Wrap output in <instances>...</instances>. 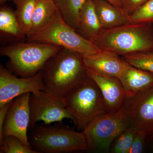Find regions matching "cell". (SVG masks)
I'll use <instances>...</instances> for the list:
<instances>
[{
	"instance_id": "6da1fadb",
	"label": "cell",
	"mask_w": 153,
	"mask_h": 153,
	"mask_svg": "<svg viewBox=\"0 0 153 153\" xmlns=\"http://www.w3.org/2000/svg\"><path fill=\"white\" fill-rule=\"evenodd\" d=\"M41 71L46 91L63 99L87 75L83 55L63 48L47 60Z\"/></svg>"
},
{
	"instance_id": "7a4b0ae2",
	"label": "cell",
	"mask_w": 153,
	"mask_h": 153,
	"mask_svg": "<svg viewBox=\"0 0 153 153\" xmlns=\"http://www.w3.org/2000/svg\"><path fill=\"white\" fill-rule=\"evenodd\" d=\"M94 43L122 56L153 49V23H127L103 30Z\"/></svg>"
},
{
	"instance_id": "3957f363",
	"label": "cell",
	"mask_w": 153,
	"mask_h": 153,
	"mask_svg": "<svg viewBox=\"0 0 153 153\" xmlns=\"http://www.w3.org/2000/svg\"><path fill=\"white\" fill-rule=\"evenodd\" d=\"M61 48L52 44L27 41L2 47L0 54L9 58V70L21 77H28L41 71L47 60Z\"/></svg>"
},
{
	"instance_id": "277c9868",
	"label": "cell",
	"mask_w": 153,
	"mask_h": 153,
	"mask_svg": "<svg viewBox=\"0 0 153 153\" xmlns=\"http://www.w3.org/2000/svg\"><path fill=\"white\" fill-rule=\"evenodd\" d=\"M64 100L78 130H83L96 117L107 112L99 88L87 75L69 92Z\"/></svg>"
},
{
	"instance_id": "5b68a950",
	"label": "cell",
	"mask_w": 153,
	"mask_h": 153,
	"mask_svg": "<svg viewBox=\"0 0 153 153\" xmlns=\"http://www.w3.org/2000/svg\"><path fill=\"white\" fill-rule=\"evenodd\" d=\"M27 37V41L52 44L78 52L83 56L94 55L102 50L66 24L58 11L48 25Z\"/></svg>"
},
{
	"instance_id": "8992f818",
	"label": "cell",
	"mask_w": 153,
	"mask_h": 153,
	"mask_svg": "<svg viewBox=\"0 0 153 153\" xmlns=\"http://www.w3.org/2000/svg\"><path fill=\"white\" fill-rule=\"evenodd\" d=\"M30 134L29 142L38 153H69L88 151L83 131L55 126H36Z\"/></svg>"
},
{
	"instance_id": "52a82bcc",
	"label": "cell",
	"mask_w": 153,
	"mask_h": 153,
	"mask_svg": "<svg viewBox=\"0 0 153 153\" xmlns=\"http://www.w3.org/2000/svg\"><path fill=\"white\" fill-rule=\"evenodd\" d=\"M123 108L114 112L99 115L83 129L88 151L108 152L114 140L128 127Z\"/></svg>"
},
{
	"instance_id": "ba28073f",
	"label": "cell",
	"mask_w": 153,
	"mask_h": 153,
	"mask_svg": "<svg viewBox=\"0 0 153 153\" xmlns=\"http://www.w3.org/2000/svg\"><path fill=\"white\" fill-rule=\"evenodd\" d=\"M29 105L30 128L41 121L46 124L61 121L64 119L74 121L66 109L64 99L54 96L47 91H38L31 93Z\"/></svg>"
},
{
	"instance_id": "9c48e42d",
	"label": "cell",
	"mask_w": 153,
	"mask_h": 153,
	"mask_svg": "<svg viewBox=\"0 0 153 153\" xmlns=\"http://www.w3.org/2000/svg\"><path fill=\"white\" fill-rule=\"evenodd\" d=\"M128 98L123 107L129 127L146 136H153V87Z\"/></svg>"
},
{
	"instance_id": "30bf717a",
	"label": "cell",
	"mask_w": 153,
	"mask_h": 153,
	"mask_svg": "<svg viewBox=\"0 0 153 153\" xmlns=\"http://www.w3.org/2000/svg\"><path fill=\"white\" fill-rule=\"evenodd\" d=\"M46 91L41 71L30 77H17L8 68L0 66V107L13 100L19 95Z\"/></svg>"
},
{
	"instance_id": "8fae6325",
	"label": "cell",
	"mask_w": 153,
	"mask_h": 153,
	"mask_svg": "<svg viewBox=\"0 0 153 153\" xmlns=\"http://www.w3.org/2000/svg\"><path fill=\"white\" fill-rule=\"evenodd\" d=\"M31 94V93L24 94L13 100L6 116L3 137L14 136L26 146L32 148L27 136L30 120L29 101Z\"/></svg>"
},
{
	"instance_id": "7c38bea8",
	"label": "cell",
	"mask_w": 153,
	"mask_h": 153,
	"mask_svg": "<svg viewBox=\"0 0 153 153\" xmlns=\"http://www.w3.org/2000/svg\"><path fill=\"white\" fill-rule=\"evenodd\" d=\"M86 74L99 88L104 99L107 112H114L120 109L126 96L120 79L115 76L101 75L88 70Z\"/></svg>"
},
{
	"instance_id": "4fadbf2b",
	"label": "cell",
	"mask_w": 153,
	"mask_h": 153,
	"mask_svg": "<svg viewBox=\"0 0 153 153\" xmlns=\"http://www.w3.org/2000/svg\"><path fill=\"white\" fill-rule=\"evenodd\" d=\"M86 70L101 75L119 78L124 68L125 61L117 53L101 50L94 55L83 56Z\"/></svg>"
},
{
	"instance_id": "5bb4252c",
	"label": "cell",
	"mask_w": 153,
	"mask_h": 153,
	"mask_svg": "<svg viewBox=\"0 0 153 153\" xmlns=\"http://www.w3.org/2000/svg\"><path fill=\"white\" fill-rule=\"evenodd\" d=\"M125 61L124 68L119 79L125 91L126 98H131L153 87V73Z\"/></svg>"
},
{
	"instance_id": "9a60e30c",
	"label": "cell",
	"mask_w": 153,
	"mask_h": 153,
	"mask_svg": "<svg viewBox=\"0 0 153 153\" xmlns=\"http://www.w3.org/2000/svg\"><path fill=\"white\" fill-rule=\"evenodd\" d=\"M102 30L96 13L93 0H87L79 12V27L76 32L94 43Z\"/></svg>"
},
{
	"instance_id": "2e32d148",
	"label": "cell",
	"mask_w": 153,
	"mask_h": 153,
	"mask_svg": "<svg viewBox=\"0 0 153 153\" xmlns=\"http://www.w3.org/2000/svg\"><path fill=\"white\" fill-rule=\"evenodd\" d=\"M95 12L103 30L128 23L129 15L106 0H93Z\"/></svg>"
},
{
	"instance_id": "e0dca14e",
	"label": "cell",
	"mask_w": 153,
	"mask_h": 153,
	"mask_svg": "<svg viewBox=\"0 0 153 153\" xmlns=\"http://www.w3.org/2000/svg\"><path fill=\"white\" fill-rule=\"evenodd\" d=\"M58 12L53 0H36L29 34L39 31L48 25Z\"/></svg>"
},
{
	"instance_id": "ac0fdd59",
	"label": "cell",
	"mask_w": 153,
	"mask_h": 153,
	"mask_svg": "<svg viewBox=\"0 0 153 153\" xmlns=\"http://www.w3.org/2000/svg\"><path fill=\"white\" fill-rule=\"evenodd\" d=\"M62 19L75 30L79 27V14L87 0H53Z\"/></svg>"
},
{
	"instance_id": "d6986e66",
	"label": "cell",
	"mask_w": 153,
	"mask_h": 153,
	"mask_svg": "<svg viewBox=\"0 0 153 153\" xmlns=\"http://www.w3.org/2000/svg\"><path fill=\"white\" fill-rule=\"evenodd\" d=\"M16 7L14 12L24 37L30 33L36 0H13Z\"/></svg>"
},
{
	"instance_id": "ffe728a7",
	"label": "cell",
	"mask_w": 153,
	"mask_h": 153,
	"mask_svg": "<svg viewBox=\"0 0 153 153\" xmlns=\"http://www.w3.org/2000/svg\"><path fill=\"white\" fill-rule=\"evenodd\" d=\"M0 31L18 39L25 38L20 30L14 11L10 7L4 6L0 9Z\"/></svg>"
},
{
	"instance_id": "44dd1931",
	"label": "cell",
	"mask_w": 153,
	"mask_h": 153,
	"mask_svg": "<svg viewBox=\"0 0 153 153\" xmlns=\"http://www.w3.org/2000/svg\"><path fill=\"white\" fill-rule=\"evenodd\" d=\"M122 58L131 66L153 73V49L123 56Z\"/></svg>"
},
{
	"instance_id": "7402d4cb",
	"label": "cell",
	"mask_w": 153,
	"mask_h": 153,
	"mask_svg": "<svg viewBox=\"0 0 153 153\" xmlns=\"http://www.w3.org/2000/svg\"><path fill=\"white\" fill-rule=\"evenodd\" d=\"M1 153H39L32 148L29 147L17 137L13 135L3 137L0 141Z\"/></svg>"
},
{
	"instance_id": "603a6c76",
	"label": "cell",
	"mask_w": 153,
	"mask_h": 153,
	"mask_svg": "<svg viewBox=\"0 0 153 153\" xmlns=\"http://www.w3.org/2000/svg\"><path fill=\"white\" fill-rule=\"evenodd\" d=\"M137 132L128 127L120 134L113 142L111 147V152L128 153Z\"/></svg>"
},
{
	"instance_id": "cb8c5ba5",
	"label": "cell",
	"mask_w": 153,
	"mask_h": 153,
	"mask_svg": "<svg viewBox=\"0 0 153 153\" xmlns=\"http://www.w3.org/2000/svg\"><path fill=\"white\" fill-rule=\"evenodd\" d=\"M128 18V23H153V0H148L130 14Z\"/></svg>"
},
{
	"instance_id": "d4e9b609",
	"label": "cell",
	"mask_w": 153,
	"mask_h": 153,
	"mask_svg": "<svg viewBox=\"0 0 153 153\" xmlns=\"http://www.w3.org/2000/svg\"><path fill=\"white\" fill-rule=\"evenodd\" d=\"M122 10L129 15L148 0H120Z\"/></svg>"
},
{
	"instance_id": "484cf974",
	"label": "cell",
	"mask_w": 153,
	"mask_h": 153,
	"mask_svg": "<svg viewBox=\"0 0 153 153\" xmlns=\"http://www.w3.org/2000/svg\"><path fill=\"white\" fill-rule=\"evenodd\" d=\"M146 136L141 132H137L132 145L128 153H141L143 150Z\"/></svg>"
},
{
	"instance_id": "4316f807",
	"label": "cell",
	"mask_w": 153,
	"mask_h": 153,
	"mask_svg": "<svg viewBox=\"0 0 153 153\" xmlns=\"http://www.w3.org/2000/svg\"><path fill=\"white\" fill-rule=\"evenodd\" d=\"M13 101L12 100L0 107V141L2 140L3 137V128L6 116Z\"/></svg>"
},
{
	"instance_id": "83f0119b",
	"label": "cell",
	"mask_w": 153,
	"mask_h": 153,
	"mask_svg": "<svg viewBox=\"0 0 153 153\" xmlns=\"http://www.w3.org/2000/svg\"><path fill=\"white\" fill-rule=\"evenodd\" d=\"M106 1L111 3L112 4L117 7L118 8L120 9L121 10H122L121 7V5L120 0H106Z\"/></svg>"
},
{
	"instance_id": "f1b7e54d",
	"label": "cell",
	"mask_w": 153,
	"mask_h": 153,
	"mask_svg": "<svg viewBox=\"0 0 153 153\" xmlns=\"http://www.w3.org/2000/svg\"><path fill=\"white\" fill-rule=\"evenodd\" d=\"M9 1H11V0H0V4H1V5H3L4 4H5V3Z\"/></svg>"
}]
</instances>
